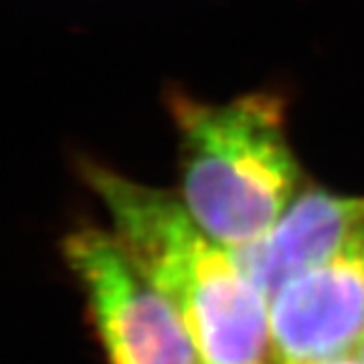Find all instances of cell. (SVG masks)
<instances>
[{"label": "cell", "instance_id": "obj_1", "mask_svg": "<svg viewBox=\"0 0 364 364\" xmlns=\"http://www.w3.org/2000/svg\"><path fill=\"white\" fill-rule=\"evenodd\" d=\"M79 172L102 200L119 247L176 308L203 363L279 364L269 301L181 196L87 158Z\"/></svg>", "mask_w": 364, "mask_h": 364}, {"label": "cell", "instance_id": "obj_2", "mask_svg": "<svg viewBox=\"0 0 364 364\" xmlns=\"http://www.w3.org/2000/svg\"><path fill=\"white\" fill-rule=\"evenodd\" d=\"M166 105L178 138L176 195L184 208L231 251L255 243L304 191L284 100L251 91L217 104L172 91Z\"/></svg>", "mask_w": 364, "mask_h": 364}, {"label": "cell", "instance_id": "obj_3", "mask_svg": "<svg viewBox=\"0 0 364 364\" xmlns=\"http://www.w3.org/2000/svg\"><path fill=\"white\" fill-rule=\"evenodd\" d=\"M107 364H205L176 308L144 275L112 231L83 227L65 239Z\"/></svg>", "mask_w": 364, "mask_h": 364}, {"label": "cell", "instance_id": "obj_4", "mask_svg": "<svg viewBox=\"0 0 364 364\" xmlns=\"http://www.w3.org/2000/svg\"><path fill=\"white\" fill-rule=\"evenodd\" d=\"M279 364H308L352 354L364 338V223L316 269L272 301Z\"/></svg>", "mask_w": 364, "mask_h": 364}, {"label": "cell", "instance_id": "obj_5", "mask_svg": "<svg viewBox=\"0 0 364 364\" xmlns=\"http://www.w3.org/2000/svg\"><path fill=\"white\" fill-rule=\"evenodd\" d=\"M364 223V195L304 186L267 233L235 257L265 299L322 265Z\"/></svg>", "mask_w": 364, "mask_h": 364}, {"label": "cell", "instance_id": "obj_6", "mask_svg": "<svg viewBox=\"0 0 364 364\" xmlns=\"http://www.w3.org/2000/svg\"><path fill=\"white\" fill-rule=\"evenodd\" d=\"M308 364H364V360L356 354H344V356H336V358H328V360H318V363H308Z\"/></svg>", "mask_w": 364, "mask_h": 364}]
</instances>
